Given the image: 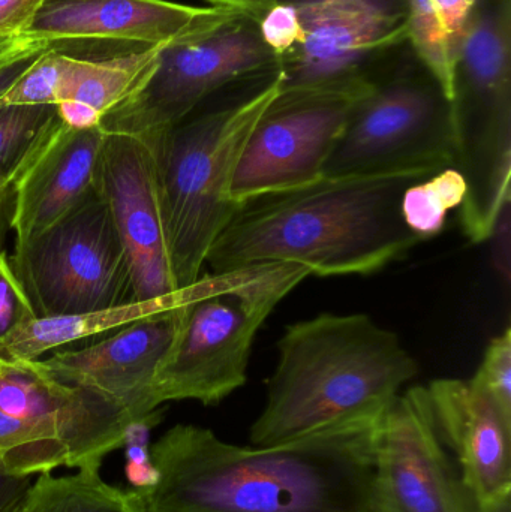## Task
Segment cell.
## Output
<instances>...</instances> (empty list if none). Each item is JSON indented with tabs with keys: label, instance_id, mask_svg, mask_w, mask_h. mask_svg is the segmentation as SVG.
<instances>
[{
	"label": "cell",
	"instance_id": "cell-1",
	"mask_svg": "<svg viewBox=\"0 0 511 512\" xmlns=\"http://www.w3.org/2000/svg\"><path fill=\"white\" fill-rule=\"evenodd\" d=\"M380 421L267 448L177 424L152 445L155 486L131 493L140 512H377Z\"/></svg>",
	"mask_w": 511,
	"mask_h": 512
},
{
	"label": "cell",
	"instance_id": "cell-2",
	"mask_svg": "<svg viewBox=\"0 0 511 512\" xmlns=\"http://www.w3.org/2000/svg\"><path fill=\"white\" fill-rule=\"evenodd\" d=\"M425 174L323 176L293 191L240 204L207 255L212 271L261 262L302 265L317 276L377 273L422 240L401 216L405 189Z\"/></svg>",
	"mask_w": 511,
	"mask_h": 512
},
{
	"label": "cell",
	"instance_id": "cell-3",
	"mask_svg": "<svg viewBox=\"0 0 511 512\" xmlns=\"http://www.w3.org/2000/svg\"><path fill=\"white\" fill-rule=\"evenodd\" d=\"M419 364L398 334L365 313H321L285 328L267 382L263 412L251 427L255 448L380 421Z\"/></svg>",
	"mask_w": 511,
	"mask_h": 512
},
{
	"label": "cell",
	"instance_id": "cell-4",
	"mask_svg": "<svg viewBox=\"0 0 511 512\" xmlns=\"http://www.w3.org/2000/svg\"><path fill=\"white\" fill-rule=\"evenodd\" d=\"M281 87L278 69L240 98L144 138L158 164L162 215L179 289L201 276L213 243L239 209L230 194L237 164Z\"/></svg>",
	"mask_w": 511,
	"mask_h": 512
},
{
	"label": "cell",
	"instance_id": "cell-5",
	"mask_svg": "<svg viewBox=\"0 0 511 512\" xmlns=\"http://www.w3.org/2000/svg\"><path fill=\"white\" fill-rule=\"evenodd\" d=\"M308 276L290 262L201 274L191 300L179 307L176 331L156 370L158 406L174 400L218 405L243 387L258 331Z\"/></svg>",
	"mask_w": 511,
	"mask_h": 512
},
{
	"label": "cell",
	"instance_id": "cell-6",
	"mask_svg": "<svg viewBox=\"0 0 511 512\" xmlns=\"http://www.w3.org/2000/svg\"><path fill=\"white\" fill-rule=\"evenodd\" d=\"M461 224L491 230L511 198V0H479L459 39L452 104Z\"/></svg>",
	"mask_w": 511,
	"mask_h": 512
},
{
	"label": "cell",
	"instance_id": "cell-7",
	"mask_svg": "<svg viewBox=\"0 0 511 512\" xmlns=\"http://www.w3.org/2000/svg\"><path fill=\"white\" fill-rule=\"evenodd\" d=\"M281 66L257 20L236 15L216 29L165 45L153 74L102 117L105 134L152 138L188 120L210 96L240 81L261 80Z\"/></svg>",
	"mask_w": 511,
	"mask_h": 512
},
{
	"label": "cell",
	"instance_id": "cell-8",
	"mask_svg": "<svg viewBox=\"0 0 511 512\" xmlns=\"http://www.w3.org/2000/svg\"><path fill=\"white\" fill-rule=\"evenodd\" d=\"M9 259L36 318L132 301L128 256L98 189L56 224L15 245Z\"/></svg>",
	"mask_w": 511,
	"mask_h": 512
},
{
	"label": "cell",
	"instance_id": "cell-9",
	"mask_svg": "<svg viewBox=\"0 0 511 512\" xmlns=\"http://www.w3.org/2000/svg\"><path fill=\"white\" fill-rule=\"evenodd\" d=\"M456 167L452 104L437 84L402 75L357 104L323 176L417 173L431 177Z\"/></svg>",
	"mask_w": 511,
	"mask_h": 512
},
{
	"label": "cell",
	"instance_id": "cell-10",
	"mask_svg": "<svg viewBox=\"0 0 511 512\" xmlns=\"http://www.w3.org/2000/svg\"><path fill=\"white\" fill-rule=\"evenodd\" d=\"M302 39L281 60V95L365 92L369 60L407 41V0H287Z\"/></svg>",
	"mask_w": 511,
	"mask_h": 512
},
{
	"label": "cell",
	"instance_id": "cell-11",
	"mask_svg": "<svg viewBox=\"0 0 511 512\" xmlns=\"http://www.w3.org/2000/svg\"><path fill=\"white\" fill-rule=\"evenodd\" d=\"M372 89L279 95L258 120L243 149L231 183V198L240 206L320 180L357 104Z\"/></svg>",
	"mask_w": 511,
	"mask_h": 512
},
{
	"label": "cell",
	"instance_id": "cell-12",
	"mask_svg": "<svg viewBox=\"0 0 511 512\" xmlns=\"http://www.w3.org/2000/svg\"><path fill=\"white\" fill-rule=\"evenodd\" d=\"M170 0H45L27 35L77 59H107L186 41L236 17Z\"/></svg>",
	"mask_w": 511,
	"mask_h": 512
},
{
	"label": "cell",
	"instance_id": "cell-13",
	"mask_svg": "<svg viewBox=\"0 0 511 512\" xmlns=\"http://www.w3.org/2000/svg\"><path fill=\"white\" fill-rule=\"evenodd\" d=\"M375 501L377 512H480L438 435L423 385L399 394L381 418Z\"/></svg>",
	"mask_w": 511,
	"mask_h": 512
},
{
	"label": "cell",
	"instance_id": "cell-14",
	"mask_svg": "<svg viewBox=\"0 0 511 512\" xmlns=\"http://www.w3.org/2000/svg\"><path fill=\"white\" fill-rule=\"evenodd\" d=\"M96 189L107 203L131 270L132 301L179 291L171 267L155 153L144 138L107 134Z\"/></svg>",
	"mask_w": 511,
	"mask_h": 512
},
{
	"label": "cell",
	"instance_id": "cell-15",
	"mask_svg": "<svg viewBox=\"0 0 511 512\" xmlns=\"http://www.w3.org/2000/svg\"><path fill=\"white\" fill-rule=\"evenodd\" d=\"M0 411L35 427L62 445L68 468H101L123 447L132 420L107 397L59 381L39 360L0 357Z\"/></svg>",
	"mask_w": 511,
	"mask_h": 512
},
{
	"label": "cell",
	"instance_id": "cell-16",
	"mask_svg": "<svg viewBox=\"0 0 511 512\" xmlns=\"http://www.w3.org/2000/svg\"><path fill=\"white\" fill-rule=\"evenodd\" d=\"M177 318L179 309L156 313L86 348L38 360L54 378L89 388L138 420L159 408L153 382L173 339Z\"/></svg>",
	"mask_w": 511,
	"mask_h": 512
},
{
	"label": "cell",
	"instance_id": "cell-17",
	"mask_svg": "<svg viewBox=\"0 0 511 512\" xmlns=\"http://www.w3.org/2000/svg\"><path fill=\"white\" fill-rule=\"evenodd\" d=\"M441 441L479 507L511 493V420L471 379L428 385Z\"/></svg>",
	"mask_w": 511,
	"mask_h": 512
},
{
	"label": "cell",
	"instance_id": "cell-18",
	"mask_svg": "<svg viewBox=\"0 0 511 512\" xmlns=\"http://www.w3.org/2000/svg\"><path fill=\"white\" fill-rule=\"evenodd\" d=\"M105 132L75 131L62 122L12 186L9 228L27 242L77 209L96 191Z\"/></svg>",
	"mask_w": 511,
	"mask_h": 512
},
{
	"label": "cell",
	"instance_id": "cell-19",
	"mask_svg": "<svg viewBox=\"0 0 511 512\" xmlns=\"http://www.w3.org/2000/svg\"><path fill=\"white\" fill-rule=\"evenodd\" d=\"M164 47L158 45L107 59L66 56L60 101L84 102L104 117L146 83L155 71Z\"/></svg>",
	"mask_w": 511,
	"mask_h": 512
},
{
	"label": "cell",
	"instance_id": "cell-20",
	"mask_svg": "<svg viewBox=\"0 0 511 512\" xmlns=\"http://www.w3.org/2000/svg\"><path fill=\"white\" fill-rule=\"evenodd\" d=\"M24 512H140L131 490L122 492L105 483L96 466L77 469L74 475H39L27 487Z\"/></svg>",
	"mask_w": 511,
	"mask_h": 512
},
{
	"label": "cell",
	"instance_id": "cell-21",
	"mask_svg": "<svg viewBox=\"0 0 511 512\" xmlns=\"http://www.w3.org/2000/svg\"><path fill=\"white\" fill-rule=\"evenodd\" d=\"M59 123L54 105H0V191L15 185Z\"/></svg>",
	"mask_w": 511,
	"mask_h": 512
},
{
	"label": "cell",
	"instance_id": "cell-22",
	"mask_svg": "<svg viewBox=\"0 0 511 512\" xmlns=\"http://www.w3.org/2000/svg\"><path fill=\"white\" fill-rule=\"evenodd\" d=\"M407 41L426 74L453 104L458 80V42L447 33L431 0H407Z\"/></svg>",
	"mask_w": 511,
	"mask_h": 512
},
{
	"label": "cell",
	"instance_id": "cell-23",
	"mask_svg": "<svg viewBox=\"0 0 511 512\" xmlns=\"http://www.w3.org/2000/svg\"><path fill=\"white\" fill-rule=\"evenodd\" d=\"M467 195V182L456 167L446 168L405 189L401 216L408 230L420 240L438 236L446 225L447 213L458 209Z\"/></svg>",
	"mask_w": 511,
	"mask_h": 512
},
{
	"label": "cell",
	"instance_id": "cell-24",
	"mask_svg": "<svg viewBox=\"0 0 511 512\" xmlns=\"http://www.w3.org/2000/svg\"><path fill=\"white\" fill-rule=\"evenodd\" d=\"M68 466L59 442L20 418L0 411V472L6 477L29 478Z\"/></svg>",
	"mask_w": 511,
	"mask_h": 512
},
{
	"label": "cell",
	"instance_id": "cell-25",
	"mask_svg": "<svg viewBox=\"0 0 511 512\" xmlns=\"http://www.w3.org/2000/svg\"><path fill=\"white\" fill-rule=\"evenodd\" d=\"M66 54L47 50L29 63L23 74L0 98V105H54L60 101Z\"/></svg>",
	"mask_w": 511,
	"mask_h": 512
},
{
	"label": "cell",
	"instance_id": "cell-26",
	"mask_svg": "<svg viewBox=\"0 0 511 512\" xmlns=\"http://www.w3.org/2000/svg\"><path fill=\"white\" fill-rule=\"evenodd\" d=\"M162 420V412L159 408L146 417L131 421L126 427L123 448L126 456V478L134 492H146L155 486L158 480V472L152 459V445H150V433Z\"/></svg>",
	"mask_w": 511,
	"mask_h": 512
},
{
	"label": "cell",
	"instance_id": "cell-27",
	"mask_svg": "<svg viewBox=\"0 0 511 512\" xmlns=\"http://www.w3.org/2000/svg\"><path fill=\"white\" fill-rule=\"evenodd\" d=\"M511 420V328L489 342L476 375L471 378Z\"/></svg>",
	"mask_w": 511,
	"mask_h": 512
},
{
	"label": "cell",
	"instance_id": "cell-28",
	"mask_svg": "<svg viewBox=\"0 0 511 512\" xmlns=\"http://www.w3.org/2000/svg\"><path fill=\"white\" fill-rule=\"evenodd\" d=\"M33 319L32 303L12 270L11 259L0 248V343Z\"/></svg>",
	"mask_w": 511,
	"mask_h": 512
},
{
	"label": "cell",
	"instance_id": "cell-29",
	"mask_svg": "<svg viewBox=\"0 0 511 512\" xmlns=\"http://www.w3.org/2000/svg\"><path fill=\"white\" fill-rule=\"evenodd\" d=\"M258 30L267 47L279 57H287L296 50L302 39V26L296 8L287 0L267 9L257 20Z\"/></svg>",
	"mask_w": 511,
	"mask_h": 512
},
{
	"label": "cell",
	"instance_id": "cell-30",
	"mask_svg": "<svg viewBox=\"0 0 511 512\" xmlns=\"http://www.w3.org/2000/svg\"><path fill=\"white\" fill-rule=\"evenodd\" d=\"M45 0H0V36H26Z\"/></svg>",
	"mask_w": 511,
	"mask_h": 512
},
{
	"label": "cell",
	"instance_id": "cell-31",
	"mask_svg": "<svg viewBox=\"0 0 511 512\" xmlns=\"http://www.w3.org/2000/svg\"><path fill=\"white\" fill-rule=\"evenodd\" d=\"M489 242L492 243V258L498 273L504 282H510L511 274V209L510 203L506 204L498 215L492 228Z\"/></svg>",
	"mask_w": 511,
	"mask_h": 512
},
{
	"label": "cell",
	"instance_id": "cell-32",
	"mask_svg": "<svg viewBox=\"0 0 511 512\" xmlns=\"http://www.w3.org/2000/svg\"><path fill=\"white\" fill-rule=\"evenodd\" d=\"M435 11L440 15L447 33L459 44L462 32L467 26L479 0H431Z\"/></svg>",
	"mask_w": 511,
	"mask_h": 512
},
{
	"label": "cell",
	"instance_id": "cell-33",
	"mask_svg": "<svg viewBox=\"0 0 511 512\" xmlns=\"http://www.w3.org/2000/svg\"><path fill=\"white\" fill-rule=\"evenodd\" d=\"M56 113L66 128L75 129V131H86V129L99 128L101 125L102 114L84 102L71 101V99L60 101L56 105Z\"/></svg>",
	"mask_w": 511,
	"mask_h": 512
},
{
	"label": "cell",
	"instance_id": "cell-34",
	"mask_svg": "<svg viewBox=\"0 0 511 512\" xmlns=\"http://www.w3.org/2000/svg\"><path fill=\"white\" fill-rule=\"evenodd\" d=\"M47 50H50L48 44L29 35L17 38L0 36V68L20 60L32 59Z\"/></svg>",
	"mask_w": 511,
	"mask_h": 512
},
{
	"label": "cell",
	"instance_id": "cell-35",
	"mask_svg": "<svg viewBox=\"0 0 511 512\" xmlns=\"http://www.w3.org/2000/svg\"><path fill=\"white\" fill-rule=\"evenodd\" d=\"M29 478H14L0 475V512H12L21 504Z\"/></svg>",
	"mask_w": 511,
	"mask_h": 512
},
{
	"label": "cell",
	"instance_id": "cell-36",
	"mask_svg": "<svg viewBox=\"0 0 511 512\" xmlns=\"http://www.w3.org/2000/svg\"><path fill=\"white\" fill-rule=\"evenodd\" d=\"M209 6H218V8L230 9L237 14L246 15V17L258 20L267 9L272 8L281 0H206Z\"/></svg>",
	"mask_w": 511,
	"mask_h": 512
},
{
	"label": "cell",
	"instance_id": "cell-37",
	"mask_svg": "<svg viewBox=\"0 0 511 512\" xmlns=\"http://www.w3.org/2000/svg\"><path fill=\"white\" fill-rule=\"evenodd\" d=\"M33 59H35V57L20 60V62L11 63V65L2 66V68H0V98L8 92L9 87L23 74L24 69L29 66V63L32 62Z\"/></svg>",
	"mask_w": 511,
	"mask_h": 512
},
{
	"label": "cell",
	"instance_id": "cell-38",
	"mask_svg": "<svg viewBox=\"0 0 511 512\" xmlns=\"http://www.w3.org/2000/svg\"><path fill=\"white\" fill-rule=\"evenodd\" d=\"M12 188L0 191V248L5 240L6 231L9 230V218H11Z\"/></svg>",
	"mask_w": 511,
	"mask_h": 512
},
{
	"label": "cell",
	"instance_id": "cell-39",
	"mask_svg": "<svg viewBox=\"0 0 511 512\" xmlns=\"http://www.w3.org/2000/svg\"><path fill=\"white\" fill-rule=\"evenodd\" d=\"M480 512H511V493L491 502V504L480 507Z\"/></svg>",
	"mask_w": 511,
	"mask_h": 512
},
{
	"label": "cell",
	"instance_id": "cell-40",
	"mask_svg": "<svg viewBox=\"0 0 511 512\" xmlns=\"http://www.w3.org/2000/svg\"><path fill=\"white\" fill-rule=\"evenodd\" d=\"M12 512H24V511H23V510H21V504H20V505H18V507H17V508H15V510H14V511H12Z\"/></svg>",
	"mask_w": 511,
	"mask_h": 512
},
{
	"label": "cell",
	"instance_id": "cell-41",
	"mask_svg": "<svg viewBox=\"0 0 511 512\" xmlns=\"http://www.w3.org/2000/svg\"><path fill=\"white\" fill-rule=\"evenodd\" d=\"M0 475H2V472H0Z\"/></svg>",
	"mask_w": 511,
	"mask_h": 512
}]
</instances>
